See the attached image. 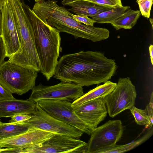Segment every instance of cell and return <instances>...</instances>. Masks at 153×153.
<instances>
[{
  "label": "cell",
  "mask_w": 153,
  "mask_h": 153,
  "mask_svg": "<svg viewBox=\"0 0 153 153\" xmlns=\"http://www.w3.org/2000/svg\"><path fill=\"white\" fill-rule=\"evenodd\" d=\"M149 54L150 56L151 62L152 65H153V46L150 45L149 48Z\"/></svg>",
  "instance_id": "cell-31"
},
{
  "label": "cell",
  "mask_w": 153,
  "mask_h": 153,
  "mask_svg": "<svg viewBox=\"0 0 153 153\" xmlns=\"http://www.w3.org/2000/svg\"><path fill=\"white\" fill-rule=\"evenodd\" d=\"M71 16L73 19L76 22L83 23L84 25L93 26L94 23H96L95 21L89 18L87 16L82 15H75L71 13Z\"/></svg>",
  "instance_id": "cell-26"
},
{
  "label": "cell",
  "mask_w": 153,
  "mask_h": 153,
  "mask_svg": "<svg viewBox=\"0 0 153 153\" xmlns=\"http://www.w3.org/2000/svg\"><path fill=\"white\" fill-rule=\"evenodd\" d=\"M6 57L5 49L2 36L0 37V65L4 61Z\"/></svg>",
  "instance_id": "cell-29"
},
{
  "label": "cell",
  "mask_w": 153,
  "mask_h": 153,
  "mask_svg": "<svg viewBox=\"0 0 153 153\" xmlns=\"http://www.w3.org/2000/svg\"><path fill=\"white\" fill-rule=\"evenodd\" d=\"M30 130L24 124L19 122L0 124V140L10 137Z\"/></svg>",
  "instance_id": "cell-20"
},
{
  "label": "cell",
  "mask_w": 153,
  "mask_h": 153,
  "mask_svg": "<svg viewBox=\"0 0 153 153\" xmlns=\"http://www.w3.org/2000/svg\"><path fill=\"white\" fill-rule=\"evenodd\" d=\"M79 0H63L62 1L64 6H69L71 4Z\"/></svg>",
  "instance_id": "cell-30"
},
{
  "label": "cell",
  "mask_w": 153,
  "mask_h": 153,
  "mask_svg": "<svg viewBox=\"0 0 153 153\" xmlns=\"http://www.w3.org/2000/svg\"><path fill=\"white\" fill-rule=\"evenodd\" d=\"M141 138L131 143L122 145H115L99 151L98 153H121L130 151L139 146L146 141L153 134V129L152 128Z\"/></svg>",
  "instance_id": "cell-21"
},
{
  "label": "cell",
  "mask_w": 153,
  "mask_h": 153,
  "mask_svg": "<svg viewBox=\"0 0 153 153\" xmlns=\"http://www.w3.org/2000/svg\"><path fill=\"white\" fill-rule=\"evenodd\" d=\"M36 102L27 100L0 101V118L10 117L18 114H31L35 110Z\"/></svg>",
  "instance_id": "cell-15"
},
{
  "label": "cell",
  "mask_w": 153,
  "mask_h": 153,
  "mask_svg": "<svg viewBox=\"0 0 153 153\" xmlns=\"http://www.w3.org/2000/svg\"><path fill=\"white\" fill-rule=\"evenodd\" d=\"M74 109L78 116L92 131L105 118L108 113L103 97L87 101Z\"/></svg>",
  "instance_id": "cell-13"
},
{
  "label": "cell",
  "mask_w": 153,
  "mask_h": 153,
  "mask_svg": "<svg viewBox=\"0 0 153 153\" xmlns=\"http://www.w3.org/2000/svg\"><path fill=\"white\" fill-rule=\"evenodd\" d=\"M54 134L41 129H30L13 137L0 140V148L13 147L25 149L41 143Z\"/></svg>",
  "instance_id": "cell-14"
},
{
  "label": "cell",
  "mask_w": 153,
  "mask_h": 153,
  "mask_svg": "<svg viewBox=\"0 0 153 153\" xmlns=\"http://www.w3.org/2000/svg\"><path fill=\"white\" fill-rule=\"evenodd\" d=\"M130 8L129 6L117 7L112 9L101 12L91 17V19L98 23L111 24Z\"/></svg>",
  "instance_id": "cell-19"
},
{
  "label": "cell",
  "mask_w": 153,
  "mask_h": 153,
  "mask_svg": "<svg viewBox=\"0 0 153 153\" xmlns=\"http://www.w3.org/2000/svg\"><path fill=\"white\" fill-rule=\"evenodd\" d=\"M137 93L135 86L128 77L120 78L114 90L103 97L107 112L114 117L134 106Z\"/></svg>",
  "instance_id": "cell-6"
},
{
  "label": "cell",
  "mask_w": 153,
  "mask_h": 153,
  "mask_svg": "<svg viewBox=\"0 0 153 153\" xmlns=\"http://www.w3.org/2000/svg\"><path fill=\"white\" fill-rule=\"evenodd\" d=\"M117 68L115 60L101 52L82 51L62 56L58 60L53 78L89 86L110 79Z\"/></svg>",
  "instance_id": "cell-1"
},
{
  "label": "cell",
  "mask_w": 153,
  "mask_h": 153,
  "mask_svg": "<svg viewBox=\"0 0 153 153\" xmlns=\"http://www.w3.org/2000/svg\"><path fill=\"white\" fill-rule=\"evenodd\" d=\"M2 13L1 10L0 9V37L2 35Z\"/></svg>",
  "instance_id": "cell-32"
},
{
  "label": "cell",
  "mask_w": 153,
  "mask_h": 153,
  "mask_svg": "<svg viewBox=\"0 0 153 153\" xmlns=\"http://www.w3.org/2000/svg\"><path fill=\"white\" fill-rule=\"evenodd\" d=\"M22 5L31 24L36 48L40 61V72L48 81L53 76L62 51L60 32L40 20L28 5Z\"/></svg>",
  "instance_id": "cell-3"
},
{
  "label": "cell",
  "mask_w": 153,
  "mask_h": 153,
  "mask_svg": "<svg viewBox=\"0 0 153 153\" xmlns=\"http://www.w3.org/2000/svg\"><path fill=\"white\" fill-rule=\"evenodd\" d=\"M38 72L4 61L0 65V84L12 93L22 95L35 86Z\"/></svg>",
  "instance_id": "cell-5"
},
{
  "label": "cell",
  "mask_w": 153,
  "mask_h": 153,
  "mask_svg": "<svg viewBox=\"0 0 153 153\" xmlns=\"http://www.w3.org/2000/svg\"><path fill=\"white\" fill-rule=\"evenodd\" d=\"M69 6L71 7V8L67 9L69 12L77 15H84L91 18L101 12L114 8L100 5L84 0L77 1Z\"/></svg>",
  "instance_id": "cell-16"
},
{
  "label": "cell",
  "mask_w": 153,
  "mask_h": 153,
  "mask_svg": "<svg viewBox=\"0 0 153 153\" xmlns=\"http://www.w3.org/2000/svg\"><path fill=\"white\" fill-rule=\"evenodd\" d=\"M32 90L27 100L36 102L42 99L74 101L84 94L82 86L74 83L62 81L51 86L40 83Z\"/></svg>",
  "instance_id": "cell-8"
},
{
  "label": "cell",
  "mask_w": 153,
  "mask_h": 153,
  "mask_svg": "<svg viewBox=\"0 0 153 153\" xmlns=\"http://www.w3.org/2000/svg\"><path fill=\"white\" fill-rule=\"evenodd\" d=\"M140 15V11L130 8L111 24L117 30L121 28L131 29L136 24Z\"/></svg>",
  "instance_id": "cell-18"
},
{
  "label": "cell",
  "mask_w": 153,
  "mask_h": 153,
  "mask_svg": "<svg viewBox=\"0 0 153 153\" xmlns=\"http://www.w3.org/2000/svg\"><path fill=\"white\" fill-rule=\"evenodd\" d=\"M149 20L150 22L151 23L152 27H153V20L152 19H150Z\"/></svg>",
  "instance_id": "cell-36"
},
{
  "label": "cell",
  "mask_w": 153,
  "mask_h": 153,
  "mask_svg": "<svg viewBox=\"0 0 153 153\" xmlns=\"http://www.w3.org/2000/svg\"><path fill=\"white\" fill-rule=\"evenodd\" d=\"M124 126L119 120H109L94 129L87 144V153H98L113 147L122 137Z\"/></svg>",
  "instance_id": "cell-7"
},
{
  "label": "cell",
  "mask_w": 153,
  "mask_h": 153,
  "mask_svg": "<svg viewBox=\"0 0 153 153\" xmlns=\"http://www.w3.org/2000/svg\"><path fill=\"white\" fill-rule=\"evenodd\" d=\"M1 10L2 19L1 36L6 57L9 58L20 53L21 46L9 0L4 2Z\"/></svg>",
  "instance_id": "cell-12"
},
{
  "label": "cell",
  "mask_w": 153,
  "mask_h": 153,
  "mask_svg": "<svg viewBox=\"0 0 153 153\" xmlns=\"http://www.w3.org/2000/svg\"><path fill=\"white\" fill-rule=\"evenodd\" d=\"M6 0H0V9H1L4 2Z\"/></svg>",
  "instance_id": "cell-33"
},
{
  "label": "cell",
  "mask_w": 153,
  "mask_h": 153,
  "mask_svg": "<svg viewBox=\"0 0 153 153\" xmlns=\"http://www.w3.org/2000/svg\"><path fill=\"white\" fill-rule=\"evenodd\" d=\"M12 93L7 90L0 84V101H4L15 99Z\"/></svg>",
  "instance_id": "cell-28"
},
{
  "label": "cell",
  "mask_w": 153,
  "mask_h": 153,
  "mask_svg": "<svg viewBox=\"0 0 153 153\" xmlns=\"http://www.w3.org/2000/svg\"><path fill=\"white\" fill-rule=\"evenodd\" d=\"M87 144L79 138L54 134L40 144L23 149L22 153H87Z\"/></svg>",
  "instance_id": "cell-10"
},
{
  "label": "cell",
  "mask_w": 153,
  "mask_h": 153,
  "mask_svg": "<svg viewBox=\"0 0 153 153\" xmlns=\"http://www.w3.org/2000/svg\"><path fill=\"white\" fill-rule=\"evenodd\" d=\"M30 114L24 113H20L15 114L10 117L11 119L9 123H13L26 121L30 118Z\"/></svg>",
  "instance_id": "cell-27"
},
{
  "label": "cell",
  "mask_w": 153,
  "mask_h": 153,
  "mask_svg": "<svg viewBox=\"0 0 153 153\" xmlns=\"http://www.w3.org/2000/svg\"><path fill=\"white\" fill-rule=\"evenodd\" d=\"M36 102L49 115L88 135L92 131L75 112L72 103L65 100L42 99Z\"/></svg>",
  "instance_id": "cell-11"
},
{
  "label": "cell",
  "mask_w": 153,
  "mask_h": 153,
  "mask_svg": "<svg viewBox=\"0 0 153 153\" xmlns=\"http://www.w3.org/2000/svg\"><path fill=\"white\" fill-rule=\"evenodd\" d=\"M22 2L24 0H20Z\"/></svg>",
  "instance_id": "cell-38"
},
{
  "label": "cell",
  "mask_w": 153,
  "mask_h": 153,
  "mask_svg": "<svg viewBox=\"0 0 153 153\" xmlns=\"http://www.w3.org/2000/svg\"><path fill=\"white\" fill-rule=\"evenodd\" d=\"M29 120L17 122L24 124L30 129H37L79 138L83 133L76 128L52 117L36 102L35 110Z\"/></svg>",
  "instance_id": "cell-9"
},
{
  "label": "cell",
  "mask_w": 153,
  "mask_h": 153,
  "mask_svg": "<svg viewBox=\"0 0 153 153\" xmlns=\"http://www.w3.org/2000/svg\"><path fill=\"white\" fill-rule=\"evenodd\" d=\"M57 1L48 0L36 2L32 10L44 22L77 39L81 38L95 42L108 39L110 32L105 28L96 27L78 22L73 19L71 13L64 7L57 3Z\"/></svg>",
  "instance_id": "cell-2"
},
{
  "label": "cell",
  "mask_w": 153,
  "mask_h": 153,
  "mask_svg": "<svg viewBox=\"0 0 153 153\" xmlns=\"http://www.w3.org/2000/svg\"><path fill=\"white\" fill-rule=\"evenodd\" d=\"M103 6L115 7H122L121 0H84Z\"/></svg>",
  "instance_id": "cell-24"
},
{
  "label": "cell",
  "mask_w": 153,
  "mask_h": 153,
  "mask_svg": "<svg viewBox=\"0 0 153 153\" xmlns=\"http://www.w3.org/2000/svg\"><path fill=\"white\" fill-rule=\"evenodd\" d=\"M149 104L146 106V110L148 118V123L147 127L151 128L152 126L153 122V92L150 95Z\"/></svg>",
  "instance_id": "cell-25"
},
{
  "label": "cell",
  "mask_w": 153,
  "mask_h": 153,
  "mask_svg": "<svg viewBox=\"0 0 153 153\" xmlns=\"http://www.w3.org/2000/svg\"><path fill=\"white\" fill-rule=\"evenodd\" d=\"M116 85L117 83L108 80L103 84L90 90L74 101L72 103V106L74 108L77 107L87 101L99 97H104L111 92Z\"/></svg>",
  "instance_id": "cell-17"
},
{
  "label": "cell",
  "mask_w": 153,
  "mask_h": 153,
  "mask_svg": "<svg viewBox=\"0 0 153 153\" xmlns=\"http://www.w3.org/2000/svg\"><path fill=\"white\" fill-rule=\"evenodd\" d=\"M133 116L137 124L140 125H145L147 127L148 118L146 111L138 108L134 106L129 109Z\"/></svg>",
  "instance_id": "cell-22"
},
{
  "label": "cell",
  "mask_w": 153,
  "mask_h": 153,
  "mask_svg": "<svg viewBox=\"0 0 153 153\" xmlns=\"http://www.w3.org/2000/svg\"><path fill=\"white\" fill-rule=\"evenodd\" d=\"M5 150V148H0V153H4V151Z\"/></svg>",
  "instance_id": "cell-34"
},
{
  "label": "cell",
  "mask_w": 153,
  "mask_h": 153,
  "mask_svg": "<svg viewBox=\"0 0 153 153\" xmlns=\"http://www.w3.org/2000/svg\"><path fill=\"white\" fill-rule=\"evenodd\" d=\"M36 2H39L45 1V0H34Z\"/></svg>",
  "instance_id": "cell-35"
},
{
  "label": "cell",
  "mask_w": 153,
  "mask_h": 153,
  "mask_svg": "<svg viewBox=\"0 0 153 153\" xmlns=\"http://www.w3.org/2000/svg\"><path fill=\"white\" fill-rule=\"evenodd\" d=\"M21 46V52L8 60L39 72L41 65L36 51L33 28L20 0H9Z\"/></svg>",
  "instance_id": "cell-4"
},
{
  "label": "cell",
  "mask_w": 153,
  "mask_h": 153,
  "mask_svg": "<svg viewBox=\"0 0 153 153\" xmlns=\"http://www.w3.org/2000/svg\"><path fill=\"white\" fill-rule=\"evenodd\" d=\"M142 0H137V3H138L140 2Z\"/></svg>",
  "instance_id": "cell-37"
},
{
  "label": "cell",
  "mask_w": 153,
  "mask_h": 153,
  "mask_svg": "<svg viewBox=\"0 0 153 153\" xmlns=\"http://www.w3.org/2000/svg\"><path fill=\"white\" fill-rule=\"evenodd\" d=\"M138 4L141 15L145 17L149 18L153 0H142Z\"/></svg>",
  "instance_id": "cell-23"
},
{
  "label": "cell",
  "mask_w": 153,
  "mask_h": 153,
  "mask_svg": "<svg viewBox=\"0 0 153 153\" xmlns=\"http://www.w3.org/2000/svg\"><path fill=\"white\" fill-rule=\"evenodd\" d=\"M2 123V122H1L0 120V124H1V123Z\"/></svg>",
  "instance_id": "cell-39"
}]
</instances>
